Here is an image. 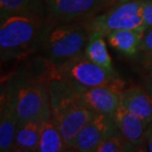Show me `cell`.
Masks as SVG:
<instances>
[{
	"label": "cell",
	"mask_w": 152,
	"mask_h": 152,
	"mask_svg": "<svg viewBox=\"0 0 152 152\" xmlns=\"http://www.w3.org/2000/svg\"><path fill=\"white\" fill-rule=\"evenodd\" d=\"M18 118L12 106L9 103L5 91L1 88L0 98V151H12L15 138Z\"/></svg>",
	"instance_id": "12"
},
{
	"label": "cell",
	"mask_w": 152,
	"mask_h": 152,
	"mask_svg": "<svg viewBox=\"0 0 152 152\" xmlns=\"http://www.w3.org/2000/svg\"><path fill=\"white\" fill-rule=\"evenodd\" d=\"M42 123V121H26L18 123L12 151H37L39 142Z\"/></svg>",
	"instance_id": "14"
},
{
	"label": "cell",
	"mask_w": 152,
	"mask_h": 152,
	"mask_svg": "<svg viewBox=\"0 0 152 152\" xmlns=\"http://www.w3.org/2000/svg\"><path fill=\"white\" fill-rule=\"evenodd\" d=\"M120 106L148 124L152 121V97L145 88L139 86L126 88L121 95Z\"/></svg>",
	"instance_id": "10"
},
{
	"label": "cell",
	"mask_w": 152,
	"mask_h": 152,
	"mask_svg": "<svg viewBox=\"0 0 152 152\" xmlns=\"http://www.w3.org/2000/svg\"><path fill=\"white\" fill-rule=\"evenodd\" d=\"M117 76V72L108 71L88 59L83 53L59 65H53L50 80L59 78L85 88H92L107 84Z\"/></svg>",
	"instance_id": "5"
},
{
	"label": "cell",
	"mask_w": 152,
	"mask_h": 152,
	"mask_svg": "<svg viewBox=\"0 0 152 152\" xmlns=\"http://www.w3.org/2000/svg\"><path fill=\"white\" fill-rule=\"evenodd\" d=\"M107 8L108 0H53L48 14L54 24L68 23L88 21Z\"/></svg>",
	"instance_id": "6"
},
{
	"label": "cell",
	"mask_w": 152,
	"mask_h": 152,
	"mask_svg": "<svg viewBox=\"0 0 152 152\" xmlns=\"http://www.w3.org/2000/svg\"><path fill=\"white\" fill-rule=\"evenodd\" d=\"M112 117L118 130L127 141L134 145L138 151H146L145 134L149 124L121 106H118Z\"/></svg>",
	"instance_id": "9"
},
{
	"label": "cell",
	"mask_w": 152,
	"mask_h": 152,
	"mask_svg": "<svg viewBox=\"0 0 152 152\" xmlns=\"http://www.w3.org/2000/svg\"><path fill=\"white\" fill-rule=\"evenodd\" d=\"M90 36L87 21L58 23L48 28L42 42L44 57L53 65H59L83 54Z\"/></svg>",
	"instance_id": "3"
},
{
	"label": "cell",
	"mask_w": 152,
	"mask_h": 152,
	"mask_svg": "<svg viewBox=\"0 0 152 152\" xmlns=\"http://www.w3.org/2000/svg\"><path fill=\"white\" fill-rule=\"evenodd\" d=\"M142 18L146 29L152 27V0L144 1L142 6Z\"/></svg>",
	"instance_id": "19"
},
{
	"label": "cell",
	"mask_w": 152,
	"mask_h": 152,
	"mask_svg": "<svg viewBox=\"0 0 152 152\" xmlns=\"http://www.w3.org/2000/svg\"><path fill=\"white\" fill-rule=\"evenodd\" d=\"M126 86V82L117 76L105 85L92 88L82 87L80 100L96 113L112 115L120 106L121 95Z\"/></svg>",
	"instance_id": "7"
},
{
	"label": "cell",
	"mask_w": 152,
	"mask_h": 152,
	"mask_svg": "<svg viewBox=\"0 0 152 152\" xmlns=\"http://www.w3.org/2000/svg\"><path fill=\"white\" fill-rule=\"evenodd\" d=\"M84 54L92 62L102 66L110 72H115L105 42V36L101 33L90 32Z\"/></svg>",
	"instance_id": "16"
},
{
	"label": "cell",
	"mask_w": 152,
	"mask_h": 152,
	"mask_svg": "<svg viewBox=\"0 0 152 152\" xmlns=\"http://www.w3.org/2000/svg\"><path fill=\"white\" fill-rule=\"evenodd\" d=\"M141 69L149 78H152V53L144 56H139Z\"/></svg>",
	"instance_id": "20"
},
{
	"label": "cell",
	"mask_w": 152,
	"mask_h": 152,
	"mask_svg": "<svg viewBox=\"0 0 152 152\" xmlns=\"http://www.w3.org/2000/svg\"><path fill=\"white\" fill-rule=\"evenodd\" d=\"M145 149L152 152V123L148 124L146 134H145Z\"/></svg>",
	"instance_id": "21"
},
{
	"label": "cell",
	"mask_w": 152,
	"mask_h": 152,
	"mask_svg": "<svg viewBox=\"0 0 152 152\" xmlns=\"http://www.w3.org/2000/svg\"><path fill=\"white\" fill-rule=\"evenodd\" d=\"M145 0H129L107 9L87 21L90 32H99L107 37L118 30L146 29L142 18V6Z\"/></svg>",
	"instance_id": "4"
},
{
	"label": "cell",
	"mask_w": 152,
	"mask_h": 152,
	"mask_svg": "<svg viewBox=\"0 0 152 152\" xmlns=\"http://www.w3.org/2000/svg\"><path fill=\"white\" fill-rule=\"evenodd\" d=\"M144 88L146 89V91L150 94V96L152 97V78H149V80L145 82Z\"/></svg>",
	"instance_id": "23"
},
{
	"label": "cell",
	"mask_w": 152,
	"mask_h": 152,
	"mask_svg": "<svg viewBox=\"0 0 152 152\" xmlns=\"http://www.w3.org/2000/svg\"><path fill=\"white\" fill-rule=\"evenodd\" d=\"M50 25L39 17L13 15L1 21L0 56L1 61L18 59L42 47Z\"/></svg>",
	"instance_id": "2"
},
{
	"label": "cell",
	"mask_w": 152,
	"mask_h": 152,
	"mask_svg": "<svg viewBox=\"0 0 152 152\" xmlns=\"http://www.w3.org/2000/svg\"><path fill=\"white\" fill-rule=\"evenodd\" d=\"M138 151L134 145L127 141L126 137L118 130L113 135L106 138L99 146L96 148L95 152H134Z\"/></svg>",
	"instance_id": "17"
},
{
	"label": "cell",
	"mask_w": 152,
	"mask_h": 152,
	"mask_svg": "<svg viewBox=\"0 0 152 152\" xmlns=\"http://www.w3.org/2000/svg\"><path fill=\"white\" fill-rule=\"evenodd\" d=\"M146 29H129L113 31L107 35L109 45L121 56L132 58L140 53V45Z\"/></svg>",
	"instance_id": "11"
},
{
	"label": "cell",
	"mask_w": 152,
	"mask_h": 152,
	"mask_svg": "<svg viewBox=\"0 0 152 152\" xmlns=\"http://www.w3.org/2000/svg\"><path fill=\"white\" fill-rule=\"evenodd\" d=\"M38 152L70 151L63 139L60 130L53 118L42 123Z\"/></svg>",
	"instance_id": "15"
},
{
	"label": "cell",
	"mask_w": 152,
	"mask_h": 152,
	"mask_svg": "<svg viewBox=\"0 0 152 152\" xmlns=\"http://www.w3.org/2000/svg\"><path fill=\"white\" fill-rule=\"evenodd\" d=\"M118 132V129L111 115L97 113L79 132L72 151L95 152L100 143Z\"/></svg>",
	"instance_id": "8"
},
{
	"label": "cell",
	"mask_w": 152,
	"mask_h": 152,
	"mask_svg": "<svg viewBox=\"0 0 152 152\" xmlns=\"http://www.w3.org/2000/svg\"><path fill=\"white\" fill-rule=\"evenodd\" d=\"M126 1H129V0H108V8L107 9L118 5V4H121V3L126 2Z\"/></svg>",
	"instance_id": "22"
},
{
	"label": "cell",
	"mask_w": 152,
	"mask_h": 152,
	"mask_svg": "<svg viewBox=\"0 0 152 152\" xmlns=\"http://www.w3.org/2000/svg\"><path fill=\"white\" fill-rule=\"evenodd\" d=\"M45 2H47V4H48V7H50V5L53 2V0H45Z\"/></svg>",
	"instance_id": "24"
},
{
	"label": "cell",
	"mask_w": 152,
	"mask_h": 152,
	"mask_svg": "<svg viewBox=\"0 0 152 152\" xmlns=\"http://www.w3.org/2000/svg\"><path fill=\"white\" fill-rule=\"evenodd\" d=\"M151 123H152V121H151Z\"/></svg>",
	"instance_id": "25"
},
{
	"label": "cell",
	"mask_w": 152,
	"mask_h": 152,
	"mask_svg": "<svg viewBox=\"0 0 152 152\" xmlns=\"http://www.w3.org/2000/svg\"><path fill=\"white\" fill-rule=\"evenodd\" d=\"M151 53H152V27L145 30L140 45L139 56H144V54H148Z\"/></svg>",
	"instance_id": "18"
},
{
	"label": "cell",
	"mask_w": 152,
	"mask_h": 152,
	"mask_svg": "<svg viewBox=\"0 0 152 152\" xmlns=\"http://www.w3.org/2000/svg\"><path fill=\"white\" fill-rule=\"evenodd\" d=\"M18 121H42L51 118L48 81L24 75L12 74L2 83Z\"/></svg>",
	"instance_id": "1"
},
{
	"label": "cell",
	"mask_w": 152,
	"mask_h": 152,
	"mask_svg": "<svg viewBox=\"0 0 152 152\" xmlns=\"http://www.w3.org/2000/svg\"><path fill=\"white\" fill-rule=\"evenodd\" d=\"M47 9L48 11L45 0H0V21L13 15L45 19Z\"/></svg>",
	"instance_id": "13"
}]
</instances>
